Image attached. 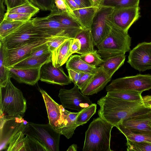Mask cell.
I'll return each instance as SVG.
<instances>
[{
  "instance_id": "obj_6",
  "label": "cell",
  "mask_w": 151,
  "mask_h": 151,
  "mask_svg": "<svg viewBox=\"0 0 151 151\" xmlns=\"http://www.w3.org/2000/svg\"><path fill=\"white\" fill-rule=\"evenodd\" d=\"M25 134L36 138L44 145L48 151H58L61 134L50 124L29 122Z\"/></svg>"
},
{
  "instance_id": "obj_1",
  "label": "cell",
  "mask_w": 151,
  "mask_h": 151,
  "mask_svg": "<svg viewBox=\"0 0 151 151\" xmlns=\"http://www.w3.org/2000/svg\"><path fill=\"white\" fill-rule=\"evenodd\" d=\"M100 106L98 111L99 117L114 127L124 120L151 111L142 101H131L106 95L97 101Z\"/></svg>"
},
{
  "instance_id": "obj_7",
  "label": "cell",
  "mask_w": 151,
  "mask_h": 151,
  "mask_svg": "<svg viewBox=\"0 0 151 151\" xmlns=\"http://www.w3.org/2000/svg\"><path fill=\"white\" fill-rule=\"evenodd\" d=\"M34 25L45 34L53 37H64L74 39L83 30L65 25L47 16L32 19Z\"/></svg>"
},
{
  "instance_id": "obj_54",
  "label": "cell",
  "mask_w": 151,
  "mask_h": 151,
  "mask_svg": "<svg viewBox=\"0 0 151 151\" xmlns=\"http://www.w3.org/2000/svg\"><path fill=\"white\" fill-rule=\"evenodd\" d=\"M145 96L148 98L151 99V95H150V96L147 95V96Z\"/></svg>"
},
{
  "instance_id": "obj_20",
  "label": "cell",
  "mask_w": 151,
  "mask_h": 151,
  "mask_svg": "<svg viewBox=\"0 0 151 151\" xmlns=\"http://www.w3.org/2000/svg\"><path fill=\"white\" fill-rule=\"evenodd\" d=\"M100 8L93 6L79 8L73 11L78 21L86 29H91L94 19Z\"/></svg>"
},
{
  "instance_id": "obj_14",
  "label": "cell",
  "mask_w": 151,
  "mask_h": 151,
  "mask_svg": "<svg viewBox=\"0 0 151 151\" xmlns=\"http://www.w3.org/2000/svg\"><path fill=\"white\" fill-rule=\"evenodd\" d=\"M140 9L139 6L114 8L110 21L116 27L128 32L131 26L140 17Z\"/></svg>"
},
{
  "instance_id": "obj_31",
  "label": "cell",
  "mask_w": 151,
  "mask_h": 151,
  "mask_svg": "<svg viewBox=\"0 0 151 151\" xmlns=\"http://www.w3.org/2000/svg\"><path fill=\"white\" fill-rule=\"evenodd\" d=\"M97 105L92 104L78 112L76 120L75 123L78 127L86 123L91 117L96 113Z\"/></svg>"
},
{
  "instance_id": "obj_51",
  "label": "cell",
  "mask_w": 151,
  "mask_h": 151,
  "mask_svg": "<svg viewBox=\"0 0 151 151\" xmlns=\"http://www.w3.org/2000/svg\"><path fill=\"white\" fill-rule=\"evenodd\" d=\"M70 8L73 10L80 8L79 6L73 0H65Z\"/></svg>"
},
{
  "instance_id": "obj_37",
  "label": "cell",
  "mask_w": 151,
  "mask_h": 151,
  "mask_svg": "<svg viewBox=\"0 0 151 151\" xmlns=\"http://www.w3.org/2000/svg\"><path fill=\"white\" fill-rule=\"evenodd\" d=\"M81 59L88 65L94 67L99 66L103 62V59L98 53L97 50L83 55H81Z\"/></svg>"
},
{
  "instance_id": "obj_25",
  "label": "cell",
  "mask_w": 151,
  "mask_h": 151,
  "mask_svg": "<svg viewBox=\"0 0 151 151\" xmlns=\"http://www.w3.org/2000/svg\"><path fill=\"white\" fill-rule=\"evenodd\" d=\"M75 38L77 39L81 45V48L77 53L83 55L92 52L95 50L93 38L91 29H83L79 32Z\"/></svg>"
},
{
  "instance_id": "obj_28",
  "label": "cell",
  "mask_w": 151,
  "mask_h": 151,
  "mask_svg": "<svg viewBox=\"0 0 151 151\" xmlns=\"http://www.w3.org/2000/svg\"><path fill=\"white\" fill-rule=\"evenodd\" d=\"M126 58L125 54H120L103 58L101 66L106 73L111 78L114 73L124 64Z\"/></svg>"
},
{
  "instance_id": "obj_39",
  "label": "cell",
  "mask_w": 151,
  "mask_h": 151,
  "mask_svg": "<svg viewBox=\"0 0 151 151\" xmlns=\"http://www.w3.org/2000/svg\"><path fill=\"white\" fill-rule=\"evenodd\" d=\"M55 0H30L34 5L43 11H51L55 7Z\"/></svg>"
},
{
  "instance_id": "obj_5",
  "label": "cell",
  "mask_w": 151,
  "mask_h": 151,
  "mask_svg": "<svg viewBox=\"0 0 151 151\" xmlns=\"http://www.w3.org/2000/svg\"><path fill=\"white\" fill-rule=\"evenodd\" d=\"M35 27L32 19L25 22L14 32L0 40V43L7 49L20 47L38 38L49 37Z\"/></svg>"
},
{
  "instance_id": "obj_30",
  "label": "cell",
  "mask_w": 151,
  "mask_h": 151,
  "mask_svg": "<svg viewBox=\"0 0 151 151\" xmlns=\"http://www.w3.org/2000/svg\"><path fill=\"white\" fill-rule=\"evenodd\" d=\"M25 133L20 131L10 139L6 150L7 151H26Z\"/></svg>"
},
{
  "instance_id": "obj_52",
  "label": "cell",
  "mask_w": 151,
  "mask_h": 151,
  "mask_svg": "<svg viewBox=\"0 0 151 151\" xmlns=\"http://www.w3.org/2000/svg\"><path fill=\"white\" fill-rule=\"evenodd\" d=\"M143 101L145 104L151 108V99L146 97L145 96L143 97Z\"/></svg>"
},
{
  "instance_id": "obj_10",
  "label": "cell",
  "mask_w": 151,
  "mask_h": 151,
  "mask_svg": "<svg viewBox=\"0 0 151 151\" xmlns=\"http://www.w3.org/2000/svg\"><path fill=\"white\" fill-rule=\"evenodd\" d=\"M114 8L103 6L99 9L93 21L91 29L95 46L99 45L108 35L110 20Z\"/></svg>"
},
{
  "instance_id": "obj_48",
  "label": "cell",
  "mask_w": 151,
  "mask_h": 151,
  "mask_svg": "<svg viewBox=\"0 0 151 151\" xmlns=\"http://www.w3.org/2000/svg\"><path fill=\"white\" fill-rule=\"evenodd\" d=\"M91 6H96L99 8L103 6L104 0H88Z\"/></svg>"
},
{
  "instance_id": "obj_21",
  "label": "cell",
  "mask_w": 151,
  "mask_h": 151,
  "mask_svg": "<svg viewBox=\"0 0 151 151\" xmlns=\"http://www.w3.org/2000/svg\"><path fill=\"white\" fill-rule=\"evenodd\" d=\"M73 39H68L52 52L51 61L55 66H62L71 56L70 50Z\"/></svg>"
},
{
  "instance_id": "obj_40",
  "label": "cell",
  "mask_w": 151,
  "mask_h": 151,
  "mask_svg": "<svg viewBox=\"0 0 151 151\" xmlns=\"http://www.w3.org/2000/svg\"><path fill=\"white\" fill-rule=\"evenodd\" d=\"M32 16V15L29 14L5 13L4 19L12 21L26 22L30 20Z\"/></svg>"
},
{
  "instance_id": "obj_42",
  "label": "cell",
  "mask_w": 151,
  "mask_h": 151,
  "mask_svg": "<svg viewBox=\"0 0 151 151\" xmlns=\"http://www.w3.org/2000/svg\"><path fill=\"white\" fill-rule=\"evenodd\" d=\"M50 51L46 42L33 49L26 58L40 56Z\"/></svg>"
},
{
  "instance_id": "obj_18",
  "label": "cell",
  "mask_w": 151,
  "mask_h": 151,
  "mask_svg": "<svg viewBox=\"0 0 151 151\" xmlns=\"http://www.w3.org/2000/svg\"><path fill=\"white\" fill-rule=\"evenodd\" d=\"M41 67L27 69L16 68L12 67L8 68L11 78L19 83L33 86L40 80Z\"/></svg>"
},
{
  "instance_id": "obj_32",
  "label": "cell",
  "mask_w": 151,
  "mask_h": 151,
  "mask_svg": "<svg viewBox=\"0 0 151 151\" xmlns=\"http://www.w3.org/2000/svg\"><path fill=\"white\" fill-rule=\"evenodd\" d=\"M25 22L4 19L0 23V40L12 33Z\"/></svg>"
},
{
  "instance_id": "obj_23",
  "label": "cell",
  "mask_w": 151,
  "mask_h": 151,
  "mask_svg": "<svg viewBox=\"0 0 151 151\" xmlns=\"http://www.w3.org/2000/svg\"><path fill=\"white\" fill-rule=\"evenodd\" d=\"M52 52L50 51L40 56L28 58L19 62L12 67L27 69L41 67L45 63L51 60Z\"/></svg>"
},
{
  "instance_id": "obj_26",
  "label": "cell",
  "mask_w": 151,
  "mask_h": 151,
  "mask_svg": "<svg viewBox=\"0 0 151 151\" xmlns=\"http://www.w3.org/2000/svg\"><path fill=\"white\" fill-rule=\"evenodd\" d=\"M66 68L70 69L80 72L94 74L98 67H94L87 64L82 60L80 55H71L66 62Z\"/></svg>"
},
{
  "instance_id": "obj_43",
  "label": "cell",
  "mask_w": 151,
  "mask_h": 151,
  "mask_svg": "<svg viewBox=\"0 0 151 151\" xmlns=\"http://www.w3.org/2000/svg\"><path fill=\"white\" fill-rule=\"evenodd\" d=\"M81 74L76 85L78 87L80 91L83 90L90 81L94 74L81 72Z\"/></svg>"
},
{
  "instance_id": "obj_29",
  "label": "cell",
  "mask_w": 151,
  "mask_h": 151,
  "mask_svg": "<svg viewBox=\"0 0 151 151\" xmlns=\"http://www.w3.org/2000/svg\"><path fill=\"white\" fill-rule=\"evenodd\" d=\"M142 93L134 91L122 90L107 91L106 95L125 101H135L143 100Z\"/></svg>"
},
{
  "instance_id": "obj_9",
  "label": "cell",
  "mask_w": 151,
  "mask_h": 151,
  "mask_svg": "<svg viewBox=\"0 0 151 151\" xmlns=\"http://www.w3.org/2000/svg\"><path fill=\"white\" fill-rule=\"evenodd\" d=\"M151 89V75L139 74L113 80L106 87L107 91L122 90L142 93Z\"/></svg>"
},
{
  "instance_id": "obj_44",
  "label": "cell",
  "mask_w": 151,
  "mask_h": 151,
  "mask_svg": "<svg viewBox=\"0 0 151 151\" xmlns=\"http://www.w3.org/2000/svg\"><path fill=\"white\" fill-rule=\"evenodd\" d=\"M55 7L58 10L68 14L75 15L65 0H55Z\"/></svg>"
},
{
  "instance_id": "obj_35",
  "label": "cell",
  "mask_w": 151,
  "mask_h": 151,
  "mask_svg": "<svg viewBox=\"0 0 151 151\" xmlns=\"http://www.w3.org/2000/svg\"><path fill=\"white\" fill-rule=\"evenodd\" d=\"M40 9L30 1L15 8L7 10L6 14L20 13L32 15L33 16L37 13Z\"/></svg>"
},
{
  "instance_id": "obj_8",
  "label": "cell",
  "mask_w": 151,
  "mask_h": 151,
  "mask_svg": "<svg viewBox=\"0 0 151 151\" xmlns=\"http://www.w3.org/2000/svg\"><path fill=\"white\" fill-rule=\"evenodd\" d=\"M0 150L6 149L11 138L20 131L26 133L29 122L21 116H10L1 111Z\"/></svg>"
},
{
  "instance_id": "obj_24",
  "label": "cell",
  "mask_w": 151,
  "mask_h": 151,
  "mask_svg": "<svg viewBox=\"0 0 151 151\" xmlns=\"http://www.w3.org/2000/svg\"><path fill=\"white\" fill-rule=\"evenodd\" d=\"M64 119L60 126L59 132L69 139L74 133V131L78 127L75 122L78 112L75 113L70 112L64 109Z\"/></svg>"
},
{
  "instance_id": "obj_53",
  "label": "cell",
  "mask_w": 151,
  "mask_h": 151,
  "mask_svg": "<svg viewBox=\"0 0 151 151\" xmlns=\"http://www.w3.org/2000/svg\"><path fill=\"white\" fill-rule=\"evenodd\" d=\"M77 145L73 144L70 146L67 150V151H76L77 150Z\"/></svg>"
},
{
  "instance_id": "obj_16",
  "label": "cell",
  "mask_w": 151,
  "mask_h": 151,
  "mask_svg": "<svg viewBox=\"0 0 151 151\" xmlns=\"http://www.w3.org/2000/svg\"><path fill=\"white\" fill-rule=\"evenodd\" d=\"M46 107L49 124L59 132L64 119V108L56 103L44 90L40 89Z\"/></svg>"
},
{
  "instance_id": "obj_13",
  "label": "cell",
  "mask_w": 151,
  "mask_h": 151,
  "mask_svg": "<svg viewBox=\"0 0 151 151\" xmlns=\"http://www.w3.org/2000/svg\"><path fill=\"white\" fill-rule=\"evenodd\" d=\"M53 37H54L38 38L20 47L14 49H7L4 46L5 59L7 67L8 68L12 67L15 64L26 58L33 49L47 42Z\"/></svg>"
},
{
  "instance_id": "obj_36",
  "label": "cell",
  "mask_w": 151,
  "mask_h": 151,
  "mask_svg": "<svg viewBox=\"0 0 151 151\" xmlns=\"http://www.w3.org/2000/svg\"><path fill=\"white\" fill-rule=\"evenodd\" d=\"M25 138L26 151H48L43 144L34 137L26 134Z\"/></svg>"
},
{
  "instance_id": "obj_2",
  "label": "cell",
  "mask_w": 151,
  "mask_h": 151,
  "mask_svg": "<svg viewBox=\"0 0 151 151\" xmlns=\"http://www.w3.org/2000/svg\"><path fill=\"white\" fill-rule=\"evenodd\" d=\"M114 126L101 117L94 119L86 132L83 151H111V132Z\"/></svg>"
},
{
  "instance_id": "obj_49",
  "label": "cell",
  "mask_w": 151,
  "mask_h": 151,
  "mask_svg": "<svg viewBox=\"0 0 151 151\" xmlns=\"http://www.w3.org/2000/svg\"><path fill=\"white\" fill-rule=\"evenodd\" d=\"M0 23L4 19L5 16V8L4 3L5 0H0Z\"/></svg>"
},
{
  "instance_id": "obj_11",
  "label": "cell",
  "mask_w": 151,
  "mask_h": 151,
  "mask_svg": "<svg viewBox=\"0 0 151 151\" xmlns=\"http://www.w3.org/2000/svg\"><path fill=\"white\" fill-rule=\"evenodd\" d=\"M79 90L76 85H74L71 89L62 88L60 90L58 96L65 108L79 112L93 104L89 98L83 94Z\"/></svg>"
},
{
  "instance_id": "obj_41",
  "label": "cell",
  "mask_w": 151,
  "mask_h": 151,
  "mask_svg": "<svg viewBox=\"0 0 151 151\" xmlns=\"http://www.w3.org/2000/svg\"><path fill=\"white\" fill-rule=\"evenodd\" d=\"M69 39L70 38L64 37H54L49 40L46 43L49 47L50 51L52 52Z\"/></svg>"
},
{
  "instance_id": "obj_34",
  "label": "cell",
  "mask_w": 151,
  "mask_h": 151,
  "mask_svg": "<svg viewBox=\"0 0 151 151\" xmlns=\"http://www.w3.org/2000/svg\"><path fill=\"white\" fill-rule=\"evenodd\" d=\"M140 0H104L103 6L121 8L139 6Z\"/></svg>"
},
{
  "instance_id": "obj_15",
  "label": "cell",
  "mask_w": 151,
  "mask_h": 151,
  "mask_svg": "<svg viewBox=\"0 0 151 151\" xmlns=\"http://www.w3.org/2000/svg\"><path fill=\"white\" fill-rule=\"evenodd\" d=\"M40 80L49 84L63 86L70 84L72 82L64 72L61 66L55 67L51 60L41 67Z\"/></svg>"
},
{
  "instance_id": "obj_50",
  "label": "cell",
  "mask_w": 151,
  "mask_h": 151,
  "mask_svg": "<svg viewBox=\"0 0 151 151\" xmlns=\"http://www.w3.org/2000/svg\"><path fill=\"white\" fill-rule=\"evenodd\" d=\"M79 6L80 8L91 6L88 0H73Z\"/></svg>"
},
{
  "instance_id": "obj_22",
  "label": "cell",
  "mask_w": 151,
  "mask_h": 151,
  "mask_svg": "<svg viewBox=\"0 0 151 151\" xmlns=\"http://www.w3.org/2000/svg\"><path fill=\"white\" fill-rule=\"evenodd\" d=\"M51 18L67 26L86 29L79 22L75 15L60 11L55 7L48 15Z\"/></svg>"
},
{
  "instance_id": "obj_27",
  "label": "cell",
  "mask_w": 151,
  "mask_h": 151,
  "mask_svg": "<svg viewBox=\"0 0 151 151\" xmlns=\"http://www.w3.org/2000/svg\"><path fill=\"white\" fill-rule=\"evenodd\" d=\"M116 127L125 136L127 139L137 142L151 143V132L131 129L120 124Z\"/></svg>"
},
{
  "instance_id": "obj_3",
  "label": "cell",
  "mask_w": 151,
  "mask_h": 151,
  "mask_svg": "<svg viewBox=\"0 0 151 151\" xmlns=\"http://www.w3.org/2000/svg\"><path fill=\"white\" fill-rule=\"evenodd\" d=\"M110 20L108 35L96 47L97 52L103 58L131 50V37L126 32L114 26Z\"/></svg>"
},
{
  "instance_id": "obj_12",
  "label": "cell",
  "mask_w": 151,
  "mask_h": 151,
  "mask_svg": "<svg viewBox=\"0 0 151 151\" xmlns=\"http://www.w3.org/2000/svg\"><path fill=\"white\" fill-rule=\"evenodd\" d=\"M127 62L139 71L151 69V42L141 43L131 50Z\"/></svg>"
},
{
  "instance_id": "obj_19",
  "label": "cell",
  "mask_w": 151,
  "mask_h": 151,
  "mask_svg": "<svg viewBox=\"0 0 151 151\" xmlns=\"http://www.w3.org/2000/svg\"><path fill=\"white\" fill-rule=\"evenodd\" d=\"M120 124L131 129L151 132V111L127 119Z\"/></svg>"
},
{
  "instance_id": "obj_4",
  "label": "cell",
  "mask_w": 151,
  "mask_h": 151,
  "mask_svg": "<svg viewBox=\"0 0 151 151\" xmlns=\"http://www.w3.org/2000/svg\"><path fill=\"white\" fill-rule=\"evenodd\" d=\"M11 78L5 85L0 86V111L7 116L23 117L27 108L26 100L22 91L12 83Z\"/></svg>"
},
{
  "instance_id": "obj_17",
  "label": "cell",
  "mask_w": 151,
  "mask_h": 151,
  "mask_svg": "<svg viewBox=\"0 0 151 151\" xmlns=\"http://www.w3.org/2000/svg\"><path fill=\"white\" fill-rule=\"evenodd\" d=\"M111 77L103 67H98L97 70L90 81L81 92L86 96L93 95L102 90L111 81Z\"/></svg>"
},
{
  "instance_id": "obj_47",
  "label": "cell",
  "mask_w": 151,
  "mask_h": 151,
  "mask_svg": "<svg viewBox=\"0 0 151 151\" xmlns=\"http://www.w3.org/2000/svg\"><path fill=\"white\" fill-rule=\"evenodd\" d=\"M80 48L81 45L79 40L77 39L74 38L70 49V55L71 56L73 53H77L78 51L80 50Z\"/></svg>"
},
{
  "instance_id": "obj_46",
  "label": "cell",
  "mask_w": 151,
  "mask_h": 151,
  "mask_svg": "<svg viewBox=\"0 0 151 151\" xmlns=\"http://www.w3.org/2000/svg\"><path fill=\"white\" fill-rule=\"evenodd\" d=\"M67 70L68 73V76L70 81L74 85H76L81 76V72L70 69Z\"/></svg>"
},
{
  "instance_id": "obj_45",
  "label": "cell",
  "mask_w": 151,
  "mask_h": 151,
  "mask_svg": "<svg viewBox=\"0 0 151 151\" xmlns=\"http://www.w3.org/2000/svg\"><path fill=\"white\" fill-rule=\"evenodd\" d=\"M29 2V0H5L7 10L15 8Z\"/></svg>"
},
{
  "instance_id": "obj_33",
  "label": "cell",
  "mask_w": 151,
  "mask_h": 151,
  "mask_svg": "<svg viewBox=\"0 0 151 151\" xmlns=\"http://www.w3.org/2000/svg\"><path fill=\"white\" fill-rule=\"evenodd\" d=\"M0 86L5 85L9 78H11L5 59L4 48L0 43Z\"/></svg>"
},
{
  "instance_id": "obj_38",
  "label": "cell",
  "mask_w": 151,
  "mask_h": 151,
  "mask_svg": "<svg viewBox=\"0 0 151 151\" xmlns=\"http://www.w3.org/2000/svg\"><path fill=\"white\" fill-rule=\"evenodd\" d=\"M126 145L128 151H151V143L137 142L127 139Z\"/></svg>"
}]
</instances>
